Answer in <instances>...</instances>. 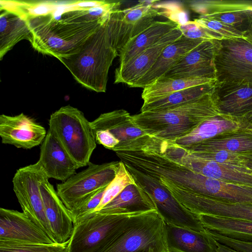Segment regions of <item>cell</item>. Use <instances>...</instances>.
Returning a JSON list of instances; mask_svg holds the SVG:
<instances>
[{
	"instance_id": "obj_1",
	"label": "cell",
	"mask_w": 252,
	"mask_h": 252,
	"mask_svg": "<svg viewBox=\"0 0 252 252\" xmlns=\"http://www.w3.org/2000/svg\"><path fill=\"white\" fill-rule=\"evenodd\" d=\"M27 20L33 34L32 47L42 54L58 59L76 53L104 24L72 17L66 6L56 9L51 14Z\"/></svg>"
},
{
	"instance_id": "obj_2",
	"label": "cell",
	"mask_w": 252,
	"mask_h": 252,
	"mask_svg": "<svg viewBox=\"0 0 252 252\" xmlns=\"http://www.w3.org/2000/svg\"><path fill=\"white\" fill-rule=\"evenodd\" d=\"M213 92L167 109L140 112L133 123L151 137L172 141L192 131L204 121L221 113Z\"/></svg>"
},
{
	"instance_id": "obj_3",
	"label": "cell",
	"mask_w": 252,
	"mask_h": 252,
	"mask_svg": "<svg viewBox=\"0 0 252 252\" xmlns=\"http://www.w3.org/2000/svg\"><path fill=\"white\" fill-rule=\"evenodd\" d=\"M118 56L110 40L106 21L76 53L58 60L83 87L103 93L106 90L109 68Z\"/></svg>"
},
{
	"instance_id": "obj_4",
	"label": "cell",
	"mask_w": 252,
	"mask_h": 252,
	"mask_svg": "<svg viewBox=\"0 0 252 252\" xmlns=\"http://www.w3.org/2000/svg\"><path fill=\"white\" fill-rule=\"evenodd\" d=\"M49 126L79 168L89 164L96 142L91 122L82 111L70 105L63 106L51 115Z\"/></svg>"
},
{
	"instance_id": "obj_5",
	"label": "cell",
	"mask_w": 252,
	"mask_h": 252,
	"mask_svg": "<svg viewBox=\"0 0 252 252\" xmlns=\"http://www.w3.org/2000/svg\"><path fill=\"white\" fill-rule=\"evenodd\" d=\"M164 222L157 211L131 215L122 228L94 252H167Z\"/></svg>"
},
{
	"instance_id": "obj_6",
	"label": "cell",
	"mask_w": 252,
	"mask_h": 252,
	"mask_svg": "<svg viewBox=\"0 0 252 252\" xmlns=\"http://www.w3.org/2000/svg\"><path fill=\"white\" fill-rule=\"evenodd\" d=\"M134 214L92 213L74 223L68 252H94L113 237Z\"/></svg>"
},
{
	"instance_id": "obj_7",
	"label": "cell",
	"mask_w": 252,
	"mask_h": 252,
	"mask_svg": "<svg viewBox=\"0 0 252 252\" xmlns=\"http://www.w3.org/2000/svg\"><path fill=\"white\" fill-rule=\"evenodd\" d=\"M120 162H90L86 169L57 184L58 195L68 210L75 209L90 195L110 184L116 175Z\"/></svg>"
},
{
	"instance_id": "obj_8",
	"label": "cell",
	"mask_w": 252,
	"mask_h": 252,
	"mask_svg": "<svg viewBox=\"0 0 252 252\" xmlns=\"http://www.w3.org/2000/svg\"><path fill=\"white\" fill-rule=\"evenodd\" d=\"M125 165L135 183L151 196L164 222L199 232L205 230L197 216L177 201L163 185L154 178Z\"/></svg>"
},
{
	"instance_id": "obj_9",
	"label": "cell",
	"mask_w": 252,
	"mask_h": 252,
	"mask_svg": "<svg viewBox=\"0 0 252 252\" xmlns=\"http://www.w3.org/2000/svg\"><path fill=\"white\" fill-rule=\"evenodd\" d=\"M49 179L35 163L18 169L12 179L13 189L23 212L57 243L47 219L40 190V185Z\"/></svg>"
},
{
	"instance_id": "obj_10",
	"label": "cell",
	"mask_w": 252,
	"mask_h": 252,
	"mask_svg": "<svg viewBox=\"0 0 252 252\" xmlns=\"http://www.w3.org/2000/svg\"><path fill=\"white\" fill-rule=\"evenodd\" d=\"M158 0H141L124 9L115 10L107 21L112 46L118 52L133 38L149 27L162 14Z\"/></svg>"
},
{
	"instance_id": "obj_11",
	"label": "cell",
	"mask_w": 252,
	"mask_h": 252,
	"mask_svg": "<svg viewBox=\"0 0 252 252\" xmlns=\"http://www.w3.org/2000/svg\"><path fill=\"white\" fill-rule=\"evenodd\" d=\"M160 150L168 158L204 176L252 187V171L245 166L206 160L168 141L163 143Z\"/></svg>"
},
{
	"instance_id": "obj_12",
	"label": "cell",
	"mask_w": 252,
	"mask_h": 252,
	"mask_svg": "<svg viewBox=\"0 0 252 252\" xmlns=\"http://www.w3.org/2000/svg\"><path fill=\"white\" fill-rule=\"evenodd\" d=\"M215 67L217 82L252 83V45L244 38L220 40Z\"/></svg>"
},
{
	"instance_id": "obj_13",
	"label": "cell",
	"mask_w": 252,
	"mask_h": 252,
	"mask_svg": "<svg viewBox=\"0 0 252 252\" xmlns=\"http://www.w3.org/2000/svg\"><path fill=\"white\" fill-rule=\"evenodd\" d=\"M91 124L94 131H105L119 141L115 152L143 150L157 139L135 125L132 116L124 109L102 113Z\"/></svg>"
},
{
	"instance_id": "obj_14",
	"label": "cell",
	"mask_w": 252,
	"mask_h": 252,
	"mask_svg": "<svg viewBox=\"0 0 252 252\" xmlns=\"http://www.w3.org/2000/svg\"><path fill=\"white\" fill-rule=\"evenodd\" d=\"M174 197L195 215L206 214L252 221V204L233 203L181 189L164 181Z\"/></svg>"
},
{
	"instance_id": "obj_15",
	"label": "cell",
	"mask_w": 252,
	"mask_h": 252,
	"mask_svg": "<svg viewBox=\"0 0 252 252\" xmlns=\"http://www.w3.org/2000/svg\"><path fill=\"white\" fill-rule=\"evenodd\" d=\"M220 45V40L202 41L185 55L162 77L170 78L196 77L216 80L215 58Z\"/></svg>"
},
{
	"instance_id": "obj_16",
	"label": "cell",
	"mask_w": 252,
	"mask_h": 252,
	"mask_svg": "<svg viewBox=\"0 0 252 252\" xmlns=\"http://www.w3.org/2000/svg\"><path fill=\"white\" fill-rule=\"evenodd\" d=\"M190 9L202 17L231 26L243 33L252 16V1H189Z\"/></svg>"
},
{
	"instance_id": "obj_17",
	"label": "cell",
	"mask_w": 252,
	"mask_h": 252,
	"mask_svg": "<svg viewBox=\"0 0 252 252\" xmlns=\"http://www.w3.org/2000/svg\"><path fill=\"white\" fill-rule=\"evenodd\" d=\"M47 132L43 126L23 113L0 116V136L3 144L31 149L42 144Z\"/></svg>"
},
{
	"instance_id": "obj_18",
	"label": "cell",
	"mask_w": 252,
	"mask_h": 252,
	"mask_svg": "<svg viewBox=\"0 0 252 252\" xmlns=\"http://www.w3.org/2000/svg\"><path fill=\"white\" fill-rule=\"evenodd\" d=\"M0 241L33 244L55 243L23 212L0 208Z\"/></svg>"
},
{
	"instance_id": "obj_19",
	"label": "cell",
	"mask_w": 252,
	"mask_h": 252,
	"mask_svg": "<svg viewBox=\"0 0 252 252\" xmlns=\"http://www.w3.org/2000/svg\"><path fill=\"white\" fill-rule=\"evenodd\" d=\"M182 35L178 27L126 63L119 65L115 72V83H124L130 87L149 70L167 46Z\"/></svg>"
},
{
	"instance_id": "obj_20",
	"label": "cell",
	"mask_w": 252,
	"mask_h": 252,
	"mask_svg": "<svg viewBox=\"0 0 252 252\" xmlns=\"http://www.w3.org/2000/svg\"><path fill=\"white\" fill-rule=\"evenodd\" d=\"M251 128V126L243 116L221 113L204 121L188 134L169 142L187 148L219 135Z\"/></svg>"
},
{
	"instance_id": "obj_21",
	"label": "cell",
	"mask_w": 252,
	"mask_h": 252,
	"mask_svg": "<svg viewBox=\"0 0 252 252\" xmlns=\"http://www.w3.org/2000/svg\"><path fill=\"white\" fill-rule=\"evenodd\" d=\"M37 164L47 177L65 182L79 168L57 139L48 130L41 144Z\"/></svg>"
},
{
	"instance_id": "obj_22",
	"label": "cell",
	"mask_w": 252,
	"mask_h": 252,
	"mask_svg": "<svg viewBox=\"0 0 252 252\" xmlns=\"http://www.w3.org/2000/svg\"><path fill=\"white\" fill-rule=\"evenodd\" d=\"M40 190L45 215L56 243L64 244L68 242L74 227L70 210L59 197L49 179L41 183Z\"/></svg>"
},
{
	"instance_id": "obj_23",
	"label": "cell",
	"mask_w": 252,
	"mask_h": 252,
	"mask_svg": "<svg viewBox=\"0 0 252 252\" xmlns=\"http://www.w3.org/2000/svg\"><path fill=\"white\" fill-rule=\"evenodd\" d=\"M164 236L169 252H218V241L206 229L199 232L164 222Z\"/></svg>"
},
{
	"instance_id": "obj_24",
	"label": "cell",
	"mask_w": 252,
	"mask_h": 252,
	"mask_svg": "<svg viewBox=\"0 0 252 252\" xmlns=\"http://www.w3.org/2000/svg\"><path fill=\"white\" fill-rule=\"evenodd\" d=\"M213 94L221 113L244 116L252 109V83L216 82Z\"/></svg>"
},
{
	"instance_id": "obj_25",
	"label": "cell",
	"mask_w": 252,
	"mask_h": 252,
	"mask_svg": "<svg viewBox=\"0 0 252 252\" xmlns=\"http://www.w3.org/2000/svg\"><path fill=\"white\" fill-rule=\"evenodd\" d=\"M202 41L201 40L189 39L182 35L167 46L149 70L130 87L144 88L163 76L185 55Z\"/></svg>"
},
{
	"instance_id": "obj_26",
	"label": "cell",
	"mask_w": 252,
	"mask_h": 252,
	"mask_svg": "<svg viewBox=\"0 0 252 252\" xmlns=\"http://www.w3.org/2000/svg\"><path fill=\"white\" fill-rule=\"evenodd\" d=\"M153 211H156V207L151 196L135 182L126 186L116 197L95 213L140 214Z\"/></svg>"
},
{
	"instance_id": "obj_27",
	"label": "cell",
	"mask_w": 252,
	"mask_h": 252,
	"mask_svg": "<svg viewBox=\"0 0 252 252\" xmlns=\"http://www.w3.org/2000/svg\"><path fill=\"white\" fill-rule=\"evenodd\" d=\"M32 44L33 37L26 19L13 12L1 9L0 15V59L22 40Z\"/></svg>"
},
{
	"instance_id": "obj_28",
	"label": "cell",
	"mask_w": 252,
	"mask_h": 252,
	"mask_svg": "<svg viewBox=\"0 0 252 252\" xmlns=\"http://www.w3.org/2000/svg\"><path fill=\"white\" fill-rule=\"evenodd\" d=\"M178 25V23L172 20L154 21L149 27L131 39L119 52L120 65L126 63L169 32L177 28Z\"/></svg>"
},
{
	"instance_id": "obj_29",
	"label": "cell",
	"mask_w": 252,
	"mask_h": 252,
	"mask_svg": "<svg viewBox=\"0 0 252 252\" xmlns=\"http://www.w3.org/2000/svg\"><path fill=\"white\" fill-rule=\"evenodd\" d=\"M196 215L205 229L233 240L252 243V221L206 214Z\"/></svg>"
},
{
	"instance_id": "obj_30",
	"label": "cell",
	"mask_w": 252,
	"mask_h": 252,
	"mask_svg": "<svg viewBox=\"0 0 252 252\" xmlns=\"http://www.w3.org/2000/svg\"><path fill=\"white\" fill-rule=\"evenodd\" d=\"M183 148L189 152L214 150L236 153L252 152V130L249 128L219 135Z\"/></svg>"
},
{
	"instance_id": "obj_31",
	"label": "cell",
	"mask_w": 252,
	"mask_h": 252,
	"mask_svg": "<svg viewBox=\"0 0 252 252\" xmlns=\"http://www.w3.org/2000/svg\"><path fill=\"white\" fill-rule=\"evenodd\" d=\"M216 83L189 87L151 101L143 102L140 112L161 111L198 99L212 93Z\"/></svg>"
},
{
	"instance_id": "obj_32",
	"label": "cell",
	"mask_w": 252,
	"mask_h": 252,
	"mask_svg": "<svg viewBox=\"0 0 252 252\" xmlns=\"http://www.w3.org/2000/svg\"><path fill=\"white\" fill-rule=\"evenodd\" d=\"M204 78H170L160 77L145 86L141 97L143 102L151 101L189 87L216 82Z\"/></svg>"
},
{
	"instance_id": "obj_33",
	"label": "cell",
	"mask_w": 252,
	"mask_h": 252,
	"mask_svg": "<svg viewBox=\"0 0 252 252\" xmlns=\"http://www.w3.org/2000/svg\"><path fill=\"white\" fill-rule=\"evenodd\" d=\"M134 183L135 181L132 176L127 170L125 164L120 160L119 167L115 178L106 188L100 204L93 213L101 210L126 186Z\"/></svg>"
},
{
	"instance_id": "obj_34",
	"label": "cell",
	"mask_w": 252,
	"mask_h": 252,
	"mask_svg": "<svg viewBox=\"0 0 252 252\" xmlns=\"http://www.w3.org/2000/svg\"><path fill=\"white\" fill-rule=\"evenodd\" d=\"M189 152L199 158L217 163L243 166L252 158V152L236 153L220 150Z\"/></svg>"
},
{
	"instance_id": "obj_35",
	"label": "cell",
	"mask_w": 252,
	"mask_h": 252,
	"mask_svg": "<svg viewBox=\"0 0 252 252\" xmlns=\"http://www.w3.org/2000/svg\"><path fill=\"white\" fill-rule=\"evenodd\" d=\"M68 243L33 244L0 241V252H67Z\"/></svg>"
},
{
	"instance_id": "obj_36",
	"label": "cell",
	"mask_w": 252,
	"mask_h": 252,
	"mask_svg": "<svg viewBox=\"0 0 252 252\" xmlns=\"http://www.w3.org/2000/svg\"><path fill=\"white\" fill-rule=\"evenodd\" d=\"M201 27L219 36L221 40L244 38V33L234 27L224 23L199 16L194 20Z\"/></svg>"
},
{
	"instance_id": "obj_37",
	"label": "cell",
	"mask_w": 252,
	"mask_h": 252,
	"mask_svg": "<svg viewBox=\"0 0 252 252\" xmlns=\"http://www.w3.org/2000/svg\"><path fill=\"white\" fill-rule=\"evenodd\" d=\"M179 29L185 37L195 40H222L216 34L201 27L194 21H188L183 23H180Z\"/></svg>"
},
{
	"instance_id": "obj_38",
	"label": "cell",
	"mask_w": 252,
	"mask_h": 252,
	"mask_svg": "<svg viewBox=\"0 0 252 252\" xmlns=\"http://www.w3.org/2000/svg\"><path fill=\"white\" fill-rule=\"evenodd\" d=\"M107 187L94 192L86 199L77 208L70 211L74 223L95 211L100 204Z\"/></svg>"
},
{
	"instance_id": "obj_39",
	"label": "cell",
	"mask_w": 252,
	"mask_h": 252,
	"mask_svg": "<svg viewBox=\"0 0 252 252\" xmlns=\"http://www.w3.org/2000/svg\"><path fill=\"white\" fill-rule=\"evenodd\" d=\"M206 230L220 243L228 246L240 252H252V243L244 242L233 240L222 236L215 232Z\"/></svg>"
},
{
	"instance_id": "obj_40",
	"label": "cell",
	"mask_w": 252,
	"mask_h": 252,
	"mask_svg": "<svg viewBox=\"0 0 252 252\" xmlns=\"http://www.w3.org/2000/svg\"><path fill=\"white\" fill-rule=\"evenodd\" d=\"M244 38L252 45V16H251L248 26L244 32Z\"/></svg>"
},
{
	"instance_id": "obj_41",
	"label": "cell",
	"mask_w": 252,
	"mask_h": 252,
	"mask_svg": "<svg viewBox=\"0 0 252 252\" xmlns=\"http://www.w3.org/2000/svg\"><path fill=\"white\" fill-rule=\"evenodd\" d=\"M218 252H240L218 242Z\"/></svg>"
},
{
	"instance_id": "obj_42",
	"label": "cell",
	"mask_w": 252,
	"mask_h": 252,
	"mask_svg": "<svg viewBox=\"0 0 252 252\" xmlns=\"http://www.w3.org/2000/svg\"><path fill=\"white\" fill-rule=\"evenodd\" d=\"M244 166L252 171V158H250L247 161Z\"/></svg>"
},
{
	"instance_id": "obj_43",
	"label": "cell",
	"mask_w": 252,
	"mask_h": 252,
	"mask_svg": "<svg viewBox=\"0 0 252 252\" xmlns=\"http://www.w3.org/2000/svg\"><path fill=\"white\" fill-rule=\"evenodd\" d=\"M250 129L252 130V127Z\"/></svg>"
},
{
	"instance_id": "obj_44",
	"label": "cell",
	"mask_w": 252,
	"mask_h": 252,
	"mask_svg": "<svg viewBox=\"0 0 252 252\" xmlns=\"http://www.w3.org/2000/svg\"></svg>"
},
{
	"instance_id": "obj_45",
	"label": "cell",
	"mask_w": 252,
	"mask_h": 252,
	"mask_svg": "<svg viewBox=\"0 0 252 252\" xmlns=\"http://www.w3.org/2000/svg\"></svg>"
}]
</instances>
